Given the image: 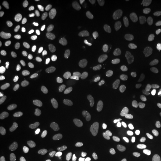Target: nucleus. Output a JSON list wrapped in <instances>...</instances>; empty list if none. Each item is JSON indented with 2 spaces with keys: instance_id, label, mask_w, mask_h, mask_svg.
Segmentation results:
<instances>
[{
  "instance_id": "7c9ffc66",
  "label": "nucleus",
  "mask_w": 161,
  "mask_h": 161,
  "mask_svg": "<svg viewBox=\"0 0 161 161\" xmlns=\"http://www.w3.org/2000/svg\"><path fill=\"white\" fill-rule=\"evenodd\" d=\"M98 72L103 75L104 77L107 78H114L115 76V70H113L112 68H107V67H100Z\"/></svg>"
},
{
  "instance_id": "c756f323",
  "label": "nucleus",
  "mask_w": 161,
  "mask_h": 161,
  "mask_svg": "<svg viewBox=\"0 0 161 161\" xmlns=\"http://www.w3.org/2000/svg\"><path fill=\"white\" fill-rule=\"evenodd\" d=\"M102 96V91L100 89H94L85 96V99L88 102H92Z\"/></svg>"
},
{
  "instance_id": "412c9836",
  "label": "nucleus",
  "mask_w": 161,
  "mask_h": 161,
  "mask_svg": "<svg viewBox=\"0 0 161 161\" xmlns=\"http://www.w3.org/2000/svg\"><path fill=\"white\" fill-rule=\"evenodd\" d=\"M108 145H109V140L107 136H102L98 139L96 146H95V150L96 153L99 156H104L108 149Z\"/></svg>"
},
{
  "instance_id": "f3484780",
  "label": "nucleus",
  "mask_w": 161,
  "mask_h": 161,
  "mask_svg": "<svg viewBox=\"0 0 161 161\" xmlns=\"http://www.w3.org/2000/svg\"><path fill=\"white\" fill-rule=\"evenodd\" d=\"M43 113L52 118H58L63 115V108L58 104H52L42 108Z\"/></svg>"
},
{
  "instance_id": "a878e982",
  "label": "nucleus",
  "mask_w": 161,
  "mask_h": 161,
  "mask_svg": "<svg viewBox=\"0 0 161 161\" xmlns=\"http://www.w3.org/2000/svg\"><path fill=\"white\" fill-rule=\"evenodd\" d=\"M108 99L111 101V103L115 106H117L119 105V103L121 102V97L119 92H117L115 89H110L108 92Z\"/></svg>"
},
{
  "instance_id": "f704fd0d",
  "label": "nucleus",
  "mask_w": 161,
  "mask_h": 161,
  "mask_svg": "<svg viewBox=\"0 0 161 161\" xmlns=\"http://www.w3.org/2000/svg\"><path fill=\"white\" fill-rule=\"evenodd\" d=\"M33 161H48L47 159V158H45L44 156L40 155V154H37L34 156L33 158Z\"/></svg>"
},
{
  "instance_id": "4468645a",
  "label": "nucleus",
  "mask_w": 161,
  "mask_h": 161,
  "mask_svg": "<svg viewBox=\"0 0 161 161\" xmlns=\"http://www.w3.org/2000/svg\"><path fill=\"white\" fill-rule=\"evenodd\" d=\"M60 141V131L58 128H50L45 135V144L48 148L56 147Z\"/></svg>"
},
{
  "instance_id": "423d86ee",
  "label": "nucleus",
  "mask_w": 161,
  "mask_h": 161,
  "mask_svg": "<svg viewBox=\"0 0 161 161\" xmlns=\"http://www.w3.org/2000/svg\"><path fill=\"white\" fill-rule=\"evenodd\" d=\"M146 145L150 152L156 158H161V135L156 132L146 134Z\"/></svg>"
},
{
  "instance_id": "39448f33",
  "label": "nucleus",
  "mask_w": 161,
  "mask_h": 161,
  "mask_svg": "<svg viewBox=\"0 0 161 161\" xmlns=\"http://www.w3.org/2000/svg\"><path fill=\"white\" fill-rule=\"evenodd\" d=\"M161 85V76L158 74H151L143 80L141 86V93L144 96H149L155 93Z\"/></svg>"
},
{
  "instance_id": "6ab92c4d",
  "label": "nucleus",
  "mask_w": 161,
  "mask_h": 161,
  "mask_svg": "<svg viewBox=\"0 0 161 161\" xmlns=\"http://www.w3.org/2000/svg\"><path fill=\"white\" fill-rule=\"evenodd\" d=\"M80 64V56L76 53H73L70 56L65 64V69L68 73H72L77 69Z\"/></svg>"
},
{
  "instance_id": "e433bc0d",
  "label": "nucleus",
  "mask_w": 161,
  "mask_h": 161,
  "mask_svg": "<svg viewBox=\"0 0 161 161\" xmlns=\"http://www.w3.org/2000/svg\"><path fill=\"white\" fill-rule=\"evenodd\" d=\"M4 24H5V22H4V19H3V18H2V17H0V29H2V28H3Z\"/></svg>"
},
{
  "instance_id": "2eb2a0df",
  "label": "nucleus",
  "mask_w": 161,
  "mask_h": 161,
  "mask_svg": "<svg viewBox=\"0 0 161 161\" xmlns=\"http://www.w3.org/2000/svg\"><path fill=\"white\" fill-rule=\"evenodd\" d=\"M60 81H61V80H60L59 76H58V75L53 76L52 78H50L47 81L46 84L43 87V94L47 97H49V96L53 95L57 91L58 87L59 86Z\"/></svg>"
},
{
  "instance_id": "9d476101",
  "label": "nucleus",
  "mask_w": 161,
  "mask_h": 161,
  "mask_svg": "<svg viewBox=\"0 0 161 161\" xmlns=\"http://www.w3.org/2000/svg\"><path fill=\"white\" fill-rule=\"evenodd\" d=\"M70 20L74 23H77L81 20L85 14V6L80 1H75L70 6L68 11Z\"/></svg>"
},
{
  "instance_id": "6e6552de",
  "label": "nucleus",
  "mask_w": 161,
  "mask_h": 161,
  "mask_svg": "<svg viewBox=\"0 0 161 161\" xmlns=\"http://www.w3.org/2000/svg\"><path fill=\"white\" fill-rule=\"evenodd\" d=\"M143 40L141 37H135L127 43L125 56L128 60H132L137 57L139 52L142 49Z\"/></svg>"
},
{
  "instance_id": "f8f14e48",
  "label": "nucleus",
  "mask_w": 161,
  "mask_h": 161,
  "mask_svg": "<svg viewBox=\"0 0 161 161\" xmlns=\"http://www.w3.org/2000/svg\"><path fill=\"white\" fill-rule=\"evenodd\" d=\"M156 16L152 14H146L139 19L136 23V30L139 32H145L155 23Z\"/></svg>"
},
{
  "instance_id": "7ed1b4c3",
  "label": "nucleus",
  "mask_w": 161,
  "mask_h": 161,
  "mask_svg": "<svg viewBox=\"0 0 161 161\" xmlns=\"http://www.w3.org/2000/svg\"><path fill=\"white\" fill-rule=\"evenodd\" d=\"M139 108L144 115L152 119L161 118V102L155 98L143 97L139 101Z\"/></svg>"
},
{
  "instance_id": "473e14b6",
  "label": "nucleus",
  "mask_w": 161,
  "mask_h": 161,
  "mask_svg": "<svg viewBox=\"0 0 161 161\" xmlns=\"http://www.w3.org/2000/svg\"><path fill=\"white\" fill-rule=\"evenodd\" d=\"M66 161H82L80 156L75 152H71L66 156Z\"/></svg>"
},
{
  "instance_id": "ddd939ff",
  "label": "nucleus",
  "mask_w": 161,
  "mask_h": 161,
  "mask_svg": "<svg viewBox=\"0 0 161 161\" xmlns=\"http://www.w3.org/2000/svg\"><path fill=\"white\" fill-rule=\"evenodd\" d=\"M20 72L23 78L27 80H32L38 76V69L32 64L22 63L20 65Z\"/></svg>"
},
{
  "instance_id": "aec40b11",
  "label": "nucleus",
  "mask_w": 161,
  "mask_h": 161,
  "mask_svg": "<svg viewBox=\"0 0 161 161\" xmlns=\"http://www.w3.org/2000/svg\"><path fill=\"white\" fill-rule=\"evenodd\" d=\"M106 41L108 46L109 47V48L115 50L120 47V42L119 39L117 37V35L111 30H108L106 31Z\"/></svg>"
},
{
  "instance_id": "5701e85b",
  "label": "nucleus",
  "mask_w": 161,
  "mask_h": 161,
  "mask_svg": "<svg viewBox=\"0 0 161 161\" xmlns=\"http://www.w3.org/2000/svg\"><path fill=\"white\" fill-rule=\"evenodd\" d=\"M103 28V22L100 18L96 17L92 19L90 22H88L86 25V31L89 32H92L95 31H99Z\"/></svg>"
},
{
  "instance_id": "b1692460",
  "label": "nucleus",
  "mask_w": 161,
  "mask_h": 161,
  "mask_svg": "<svg viewBox=\"0 0 161 161\" xmlns=\"http://www.w3.org/2000/svg\"><path fill=\"white\" fill-rule=\"evenodd\" d=\"M13 37L9 34H1L0 36V50L5 51L11 45Z\"/></svg>"
},
{
  "instance_id": "bb28decb",
  "label": "nucleus",
  "mask_w": 161,
  "mask_h": 161,
  "mask_svg": "<svg viewBox=\"0 0 161 161\" xmlns=\"http://www.w3.org/2000/svg\"><path fill=\"white\" fill-rule=\"evenodd\" d=\"M104 47V41L101 40H96L93 42L87 44V48L90 51H99Z\"/></svg>"
},
{
  "instance_id": "4be33fe9",
  "label": "nucleus",
  "mask_w": 161,
  "mask_h": 161,
  "mask_svg": "<svg viewBox=\"0 0 161 161\" xmlns=\"http://www.w3.org/2000/svg\"><path fill=\"white\" fill-rule=\"evenodd\" d=\"M129 142L127 141H124V142H121L120 143L118 144L116 150H115V157L116 159L120 160L122 158H125V156L128 152V150H129Z\"/></svg>"
},
{
  "instance_id": "2f4dec72",
  "label": "nucleus",
  "mask_w": 161,
  "mask_h": 161,
  "mask_svg": "<svg viewBox=\"0 0 161 161\" xmlns=\"http://www.w3.org/2000/svg\"><path fill=\"white\" fill-rule=\"evenodd\" d=\"M127 161H142V155L138 151L133 150L127 157Z\"/></svg>"
},
{
  "instance_id": "0eeeda50",
  "label": "nucleus",
  "mask_w": 161,
  "mask_h": 161,
  "mask_svg": "<svg viewBox=\"0 0 161 161\" xmlns=\"http://www.w3.org/2000/svg\"><path fill=\"white\" fill-rule=\"evenodd\" d=\"M7 14L18 25L22 27L27 26L26 12L20 4H12L7 9Z\"/></svg>"
},
{
  "instance_id": "a211bd4d",
  "label": "nucleus",
  "mask_w": 161,
  "mask_h": 161,
  "mask_svg": "<svg viewBox=\"0 0 161 161\" xmlns=\"http://www.w3.org/2000/svg\"><path fill=\"white\" fill-rule=\"evenodd\" d=\"M112 114V109L109 107L104 106V107H98L97 108L92 111V116L99 121H103L108 119Z\"/></svg>"
},
{
  "instance_id": "72a5a7b5",
  "label": "nucleus",
  "mask_w": 161,
  "mask_h": 161,
  "mask_svg": "<svg viewBox=\"0 0 161 161\" xmlns=\"http://www.w3.org/2000/svg\"><path fill=\"white\" fill-rule=\"evenodd\" d=\"M5 135H6V129L3 124H0V140H4L5 138Z\"/></svg>"
},
{
  "instance_id": "c85d7f7f",
  "label": "nucleus",
  "mask_w": 161,
  "mask_h": 161,
  "mask_svg": "<svg viewBox=\"0 0 161 161\" xmlns=\"http://www.w3.org/2000/svg\"><path fill=\"white\" fill-rule=\"evenodd\" d=\"M2 161H20L19 156L12 150H6L2 154Z\"/></svg>"
},
{
  "instance_id": "f03ea898",
  "label": "nucleus",
  "mask_w": 161,
  "mask_h": 161,
  "mask_svg": "<svg viewBox=\"0 0 161 161\" xmlns=\"http://www.w3.org/2000/svg\"><path fill=\"white\" fill-rule=\"evenodd\" d=\"M65 55V45L59 40H55L47 46L44 51V59L47 64L56 65L63 61Z\"/></svg>"
},
{
  "instance_id": "20e7f679",
  "label": "nucleus",
  "mask_w": 161,
  "mask_h": 161,
  "mask_svg": "<svg viewBox=\"0 0 161 161\" xmlns=\"http://www.w3.org/2000/svg\"><path fill=\"white\" fill-rule=\"evenodd\" d=\"M147 48L150 56H161V25L156 26L147 38Z\"/></svg>"
},
{
  "instance_id": "dca6fc26",
  "label": "nucleus",
  "mask_w": 161,
  "mask_h": 161,
  "mask_svg": "<svg viewBox=\"0 0 161 161\" xmlns=\"http://www.w3.org/2000/svg\"><path fill=\"white\" fill-rule=\"evenodd\" d=\"M33 131V125L30 122H24L16 126L14 130L15 136L19 139L26 138Z\"/></svg>"
},
{
  "instance_id": "f257e3e1",
  "label": "nucleus",
  "mask_w": 161,
  "mask_h": 161,
  "mask_svg": "<svg viewBox=\"0 0 161 161\" xmlns=\"http://www.w3.org/2000/svg\"><path fill=\"white\" fill-rule=\"evenodd\" d=\"M0 107L6 114L13 116H24L34 109L31 100L14 98L11 95H5L1 98Z\"/></svg>"
},
{
  "instance_id": "cd10ccee",
  "label": "nucleus",
  "mask_w": 161,
  "mask_h": 161,
  "mask_svg": "<svg viewBox=\"0 0 161 161\" xmlns=\"http://www.w3.org/2000/svg\"><path fill=\"white\" fill-rule=\"evenodd\" d=\"M64 92H65V94L68 97H75V95L77 94V87L73 81H67L65 83Z\"/></svg>"
},
{
  "instance_id": "c9c22d12",
  "label": "nucleus",
  "mask_w": 161,
  "mask_h": 161,
  "mask_svg": "<svg viewBox=\"0 0 161 161\" xmlns=\"http://www.w3.org/2000/svg\"><path fill=\"white\" fill-rule=\"evenodd\" d=\"M107 4H114V3H117L118 0H106L105 1Z\"/></svg>"
},
{
  "instance_id": "9b49d317",
  "label": "nucleus",
  "mask_w": 161,
  "mask_h": 161,
  "mask_svg": "<svg viewBox=\"0 0 161 161\" xmlns=\"http://www.w3.org/2000/svg\"><path fill=\"white\" fill-rule=\"evenodd\" d=\"M113 21L116 26V28L120 31L121 32L125 33V34H130L132 32V24L131 21L126 17L123 15H117L114 14L113 15Z\"/></svg>"
},
{
  "instance_id": "393cba45",
  "label": "nucleus",
  "mask_w": 161,
  "mask_h": 161,
  "mask_svg": "<svg viewBox=\"0 0 161 161\" xmlns=\"http://www.w3.org/2000/svg\"><path fill=\"white\" fill-rule=\"evenodd\" d=\"M135 82H136V75H130L123 84V91L125 92H130L135 85Z\"/></svg>"
},
{
  "instance_id": "1a4fd4ad",
  "label": "nucleus",
  "mask_w": 161,
  "mask_h": 161,
  "mask_svg": "<svg viewBox=\"0 0 161 161\" xmlns=\"http://www.w3.org/2000/svg\"><path fill=\"white\" fill-rule=\"evenodd\" d=\"M70 136L76 143L85 146L90 142V137L82 128L78 126H72L70 128Z\"/></svg>"
}]
</instances>
